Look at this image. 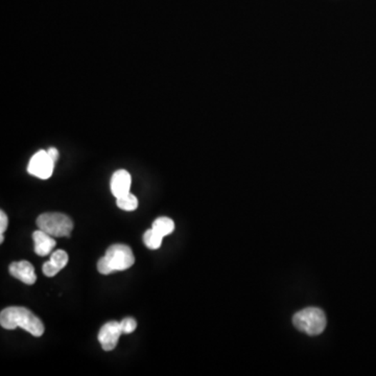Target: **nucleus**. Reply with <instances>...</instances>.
<instances>
[{"instance_id": "obj_2", "label": "nucleus", "mask_w": 376, "mask_h": 376, "mask_svg": "<svg viewBox=\"0 0 376 376\" xmlns=\"http://www.w3.org/2000/svg\"><path fill=\"white\" fill-rule=\"evenodd\" d=\"M135 263L134 254L129 246L117 244L109 247L106 255L98 263V270L103 275L130 269Z\"/></svg>"}, {"instance_id": "obj_3", "label": "nucleus", "mask_w": 376, "mask_h": 376, "mask_svg": "<svg viewBox=\"0 0 376 376\" xmlns=\"http://www.w3.org/2000/svg\"><path fill=\"white\" fill-rule=\"evenodd\" d=\"M325 314L318 308H308L297 313L293 318V323L297 330L306 335H318L326 327Z\"/></svg>"}, {"instance_id": "obj_6", "label": "nucleus", "mask_w": 376, "mask_h": 376, "mask_svg": "<svg viewBox=\"0 0 376 376\" xmlns=\"http://www.w3.org/2000/svg\"><path fill=\"white\" fill-rule=\"evenodd\" d=\"M121 335H123V330H121V322L110 321L106 323L98 332V341H100L101 348L105 351L116 349Z\"/></svg>"}, {"instance_id": "obj_5", "label": "nucleus", "mask_w": 376, "mask_h": 376, "mask_svg": "<svg viewBox=\"0 0 376 376\" xmlns=\"http://www.w3.org/2000/svg\"><path fill=\"white\" fill-rule=\"evenodd\" d=\"M55 164L56 162L49 156V152L41 150L29 160L28 172L39 179L46 180L53 175Z\"/></svg>"}, {"instance_id": "obj_10", "label": "nucleus", "mask_w": 376, "mask_h": 376, "mask_svg": "<svg viewBox=\"0 0 376 376\" xmlns=\"http://www.w3.org/2000/svg\"><path fill=\"white\" fill-rule=\"evenodd\" d=\"M68 263V254L63 250H57L51 254V260L44 265V273L45 276L54 277L57 275L61 270L64 269Z\"/></svg>"}, {"instance_id": "obj_12", "label": "nucleus", "mask_w": 376, "mask_h": 376, "mask_svg": "<svg viewBox=\"0 0 376 376\" xmlns=\"http://www.w3.org/2000/svg\"><path fill=\"white\" fill-rule=\"evenodd\" d=\"M116 204L123 210L134 211L138 207V200L133 193H129L123 197L116 198Z\"/></svg>"}, {"instance_id": "obj_7", "label": "nucleus", "mask_w": 376, "mask_h": 376, "mask_svg": "<svg viewBox=\"0 0 376 376\" xmlns=\"http://www.w3.org/2000/svg\"><path fill=\"white\" fill-rule=\"evenodd\" d=\"M10 273L11 275L17 278L18 280L26 283V285H34L36 280H37L35 268L29 261L22 260L18 261V263H11Z\"/></svg>"}, {"instance_id": "obj_13", "label": "nucleus", "mask_w": 376, "mask_h": 376, "mask_svg": "<svg viewBox=\"0 0 376 376\" xmlns=\"http://www.w3.org/2000/svg\"><path fill=\"white\" fill-rule=\"evenodd\" d=\"M162 240L163 238L153 228L148 229L143 234V243L151 250L159 249L162 244Z\"/></svg>"}, {"instance_id": "obj_1", "label": "nucleus", "mask_w": 376, "mask_h": 376, "mask_svg": "<svg viewBox=\"0 0 376 376\" xmlns=\"http://www.w3.org/2000/svg\"><path fill=\"white\" fill-rule=\"evenodd\" d=\"M0 324L2 327L9 330L21 327L34 337H41L45 330L41 320L28 308H21V306H11V308H4L0 314Z\"/></svg>"}, {"instance_id": "obj_15", "label": "nucleus", "mask_w": 376, "mask_h": 376, "mask_svg": "<svg viewBox=\"0 0 376 376\" xmlns=\"http://www.w3.org/2000/svg\"><path fill=\"white\" fill-rule=\"evenodd\" d=\"M8 217H6V213L2 210L0 211V243H1V244L4 243V231L8 228Z\"/></svg>"}, {"instance_id": "obj_16", "label": "nucleus", "mask_w": 376, "mask_h": 376, "mask_svg": "<svg viewBox=\"0 0 376 376\" xmlns=\"http://www.w3.org/2000/svg\"><path fill=\"white\" fill-rule=\"evenodd\" d=\"M49 156L51 157V159L54 160V161L57 162L59 159V151L56 148H51L49 151Z\"/></svg>"}, {"instance_id": "obj_11", "label": "nucleus", "mask_w": 376, "mask_h": 376, "mask_svg": "<svg viewBox=\"0 0 376 376\" xmlns=\"http://www.w3.org/2000/svg\"><path fill=\"white\" fill-rule=\"evenodd\" d=\"M152 228L154 229L157 233L160 234L162 238L170 235L175 230V223L172 218H158L153 223Z\"/></svg>"}, {"instance_id": "obj_9", "label": "nucleus", "mask_w": 376, "mask_h": 376, "mask_svg": "<svg viewBox=\"0 0 376 376\" xmlns=\"http://www.w3.org/2000/svg\"><path fill=\"white\" fill-rule=\"evenodd\" d=\"M33 240L35 243V253L39 256L49 255L57 245L54 236L49 235L41 229L34 232Z\"/></svg>"}, {"instance_id": "obj_4", "label": "nucleus", "mask_w": 376, "mask_h": 376, "mask_svg": "<svg viewBox=\"0 0 376 376\" xmlns=\"http://www.w3.org/2000/svg\"><path fill=\"white\" fill-rule=\"evenodd\" d=\"M37 226L54 238H69L73 229V222L64 213H42L37 218Z\"/></svg>"}, {"instance_id": "obj_14", "label": "nucleus", "mask_w": 376, "mask_h": 376, "mask_svg": "<svg viewBox=\"0 0 376 376\" xmlns=\"http://www.w3.org/2000/svg\"><path fill=\"white\" fill-rule=\"evenodd\" d=\"M121 330L125 335H129V333L134 332V330L137 327L136 320L133 318H126L121 322Z\"/></svg>"}, {"instance_id": "obj_8", "label": "nucleus", "mask_w": 376, "mask_h": 376, "mask_svg": "<svg viewBox=\"0 0 376 376\" xmlns=\"http://www.w3.org/2000/svg\"><path fill=\"white\" fill-rule=\"evenodd\" d=\"M131 186H132V178L127 171L118 170L112 176L110 188L114 197H123L129 193Z\"/></svg>"}]
</instances>
